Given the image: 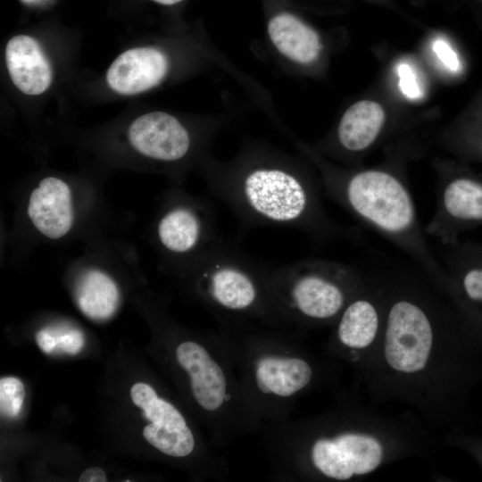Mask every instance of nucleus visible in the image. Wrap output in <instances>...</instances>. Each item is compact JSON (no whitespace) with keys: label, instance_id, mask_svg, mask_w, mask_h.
Wrapping results in <instances>:
<instances>
[{"label":"nucleus","instance_id":"nucleus-1","mask_svg":"<svg viewBox=\"0 0 482 482\" xmlns=\"http://www.w3.org/2000/svg\"><path fill=\"white\" fill-rule=\"evenodd\" d=\"M212 190L239 222L238 236L257 227L299 230L320 244L355 240L357 231L335 221L324 209L322 189L306 175L278 164H252L218 172Z\"/></svg>","mask_w":482,"mask_h":482},{"label":"nucleus","instance_id":"nucleus-2","mask_svg":"<svg viewBox=\"0 0 482 482\" xmlns=\"http://www.w3.org/2000/svg\"><path fill=\"white\" fill-rule=\"evenodd\" d=\"M220 324L248 405L261 420L282 423L313 377L311 363L292 345V332L242 320Z\"/></svg>","mask_w":482,"mask_h":482},{"label":"nucleus","instance_id":"nucleus-3","mask_svg":"<svg viewBox=\"0 0 482 482\" xmlns=\"http://www.w3.org/2000/svg\"><path fill=\"white\" fill-rule=\"evenodd\" d=\"M324 194L408 255L436 278L445 280L441 261L428 243L406 182L385 169L352 173L327 170Z\"/></svg>","mask_w":482,"mask_h":482},{"label":"nucleus","instance_id":"nucleus-4","mask_svg":"<svg viewBox=\"0 0 482 482\" xmlns=\"http://www.w3.org/2000/svg\"><path fill=\"white\" fill-rule=\"evenodd\" d=\"M194 283L220 322L258 321L288 328L271 293L269 265L258 262L220 239L196 257Z\"/></svg>","mask_w":482,"mask_h":482},{"label":"nucleus","instance_id":"nucleus-5","mask_svg":"<svg viewBox=\"0 0 482 482\" xmlns=\"http://www.w3.org/2000/svg\"><path fill=\"white\" fill-rule=\"evenodd\" d=\"M358 278L353 266L323 259L269 266L271 293L289 327L293 322L327 321L340 315Z\"/></svg>","mask_w":482,"mask_h":482},{"label":"nucleus","instance_id":"nucleus-6","mask_svg":"<svg viewBox=\"0 0 482 482\" xmlns=\"http://www.w3.org/2000/svg\"><path fill=\"white\" fill-rule=\"evenodd\" d=\"M442 177L435 212L423 229L445 246L458 242L461 233L482 226V178L466 172Z\"/></svg>","mask_w":482,"mask_h":482},{"label":"nucleus","instance_id":"nucleus-7","mask_svg":"<svg viewBox=\"0 0 482 482\" xmlns=\"http://www.w3.org/2000/svg\"><path fill=\"white\" fill-rule=\"evenodd\" d=\"M433 331L426 312L408 299L391 304L386 319L385 356L403 372L422 370L430 353Z\"/></svg>","mask_w":482,"mask_h":482},{"label":"nucleus","instance_id":"nucleus-8","mask_svg":"<svg viewBox=\"0 0 482 482\" xmlns=\"http://www.w3.org/2000/svg\"><path fill=\"white\" fill-rule=\"evenodd\" d=\"M156 236L163 250L178 257H198L220 240L211 207L190 201L170 204L158 220Z\"/></svg>","mask_w":482,"mask_h":482},{"label":"nucleus","instance_id":"nucleus-9","mask_svg":"<svg viewBox=\"0 0 482 482\" xmlns=\"http://www.w3.org/2000/svg\"><path fill=\"white\" fill-rule=\"evenodd\" d=\"M312 467L326 478L347 480L353 475L374 470L382 460L379 442L369 436L342 433L334 437H320L309 449Z\"/></svg>","mask_w":482,"mask_h":482},{"label":"nucleus","instance_id":"nucleus-10","mask_svg":"<svg viewBox=\"0 0 482 482\" xmlns=\"http://www.w3.org/2000/svg\"><path fill=\"white\" fill-rule=\"evenodd\" d=\"M441 263L462 310L482 329V242L461 241L444 246Z\"/></svg>","mask_w":482,"mask_h":482},{"label":"nucleus","instance_id":"nucleus-11","mask_svg":"<svg viewBox=\"0 0 482 482\" xmlns=\"http://www.w3.org/2000/svg\"><path fill=\"white\" fill-rule=\"evenodd\" d=\"M131 145L143 155L162 162L184 158L191 146L186 128L173 116L153 112L137 118L129 126Z\"/></svg>","mask_w":482,"mask_h":482},{"label":"nucleus","instance_id":"nucleus-12","mask_svg":"<svg viewBox=\"0 0 482 482\" xmlns=\"http://www.w3.org/2000/svg\"><path fill=\"white\" fill-rule=\"evenodd\" d=\"M166 56L153 47H137L120 54L106 73L110 87L122 95H134L158 85L166 75Z\"/></svg>","mask_w":482,"mask_h":482},{"label":"nucleus","instance_id":"nucleus-13","mask_svg":"<svg viewBox=\"0 0 482 482\" xmlns=\"http://www.w3.org/2000/svg\"><path fill=\"white\" fill-rule=\"evenodd\" d=\"M28 216L34 227L50 239L65 236L73 223L71 192L55 177L43 179L29 195Z\"/></svg>","mask_w":482,"mask_h":482},{"label":"nucleus","instance_id":"nucleus-14","mask_svg":"<svg viewBox=\"0 0 482 482\" xmlns=\"http://www.w3.org/2000/svg\"><path fill=\"white\" fill-rule=\"evenodd\" d=\"M5 63L12 83L26 95H40L51 85L50 63L37 41L29 36L18 35L9 39Z\"/></svg>","mask_w":482,"mask_h":482},{"label":"nucleus","instance_id":"nucleus-15","mask_svg":"<svg viewBox=\"0 0 482 482\" xmlns=\"http://www.w3.org/2000/svg\"><path fill=\"white\" fill-rule=\"evenodd\" d=\"M386 114L382 106L370 100L351 105L342 116L337 139L342 148L357 154L370 147L383 129Z\"/></svg>","mask_w":482,"mask_h":482},{"label":"nucleus","instance_id":"nucleus-16","mask_svg":"<svg viewBox=\"0 0 482 482\" xmlns=\"http://www.w3.org/2000/svg\"><path fill=\"white\" fill-rule=\"evenodd\" d=\"M268 32L276 48L295 62L311 63L320 53L318 34L293 14L274 16L269 22Z\"/></svg>","mask_w":482,"mask_h":482},{"label":"nucleus","instance_id":"nucleus-17","mask_svg":"<svg viewBox=\"0 0 482 482\" xmlns=\"http://www.w3.org/2000/svg\"><path fill=\"white\" fill-rule=\"evenodd\" d=\"M76 301L84 315L92 320H105L117 310L120 293L116 283L106 273L90 270L79 279Z\"/></svg>","mask_w":482,"mask_h":482},{"label":"nucleus","instance_id":"nucleus-18","mask_svg":"<svg viewBox=\"0 0 482 482\" xmlns=\"http://www.w3.org/2000/svg\"><path fill=\"white\" fill-rule=\"evenodd\" d=\"M379 324L376 306L369 300H352L345 306L337 324V337L350 348L367 347L374 340Z\"/></svg>","mask_w":482,"mask_h":482},{"label":"nucleus","instance_id":"nucleus-19","mask_svg":"<svg viewBox=\"0 0 482 482\" xmlns=\"http://www.w3.org/2000/svg\"><path fill=\"white\" fill-rule=\"evenodd\" d=\"M143 436L152 446L170 457L189 456L196 444L189 427L182 429H168L149 423L143 429Z\"/></svg>","mask_w":482,"mask_h":482},{"label":"nucleus","instance_id":"nucleus-20","mask_svg":"<svg viewBox=\"0 0 482 482\" xmlns=\"http://www.w3.org/2000/svg\"><path fill=\"white\" fill-rule=\"evenodd\" d=\"M143 414L150 423L168 429H182L189 427L179 409L161 397L144 410Z\"/></svg>","mask_w":482,"mask_h":482},{"label":"nucleus","instance_id":"nucleus-21","mask_svg":"<svg viewBox=\"0 0 482 482\" xmlns=\"http://www.w3.org/2000/svg\"><path fill=\"white\" fill-rule=\"evenodd\" d=\"M24 397V386L20 379L13 377L1 378L0 406L3 415L17 416L21 409Z\"/></svg>","mask_w":482,"mask_h":482},{"label":"nucleus","instance_id":"nucleus-22","mask_svg":"<svg viewBox=\"0 0 482 482\" xmlns=\"http://www.w3.org/2000/svg\"><path fill=\"white\" fill-rule=\"evenodd\" d=\"M397 74L402 93L410 99L420 98L421 91L411 67L406 62H401L397 66Z\"/></svg>","mask_w":482,"mask_h":482},{"label":"nucleus","instance_id":"nucleus-23","mask_svg":"<svg viewBox=\"0 0 482 482\" xmlns=\"http://www.w3.org/2000/svg\"><path fill=\"white\" fill-rule=\"evenodd\" d=\"M432 49L443 64L452 71L460 69V61L450 45L443 38H436L433 42Z\"/></svg>","mask_w":482,"mask_h":482},{"label":"nucleus","instance_id":"nucleus-24","mask_svg":"<svg viewBox=\"0 0 482 482\" xmlns=\"http://www.w3.org/2000/svg\"><path fill=\"white\" fill-rule=\"evenodd\" d=\"M130 396L135 405L143 411L151 405L159 396L155 390L145 383H136L130 389Z\"/></svg>","mask_w":482,"mask_h":482},{"label":"nucleus","instance_id":"nucleus-25","mask_svg":"<svg viewBox=\"0 0 482 482\" xmlns=\"http://www.w3.org/2000/svg\"><path fill=\"white\" fill-rule=\"evenodd\" d=\"M58 346L70 354H76L84 345L83 334L77 329H71L67 332L55 335Z\"/></svg>","mask_w":482,"mask_h":482},{"label":"nucleus","instance_id":"nucleus-26","mask_svg":"<svg viewBox=\"0 0 482 482\" xmlns=\"http://www.w3.org/2000/svg\"><path fill=\"white\" fill-rule=\"evenodd\" d=\"M36 341L40 349L46 353L53 352L58 345L55 335L46 329L37 333Z\"/></svg>","mask_w":482,"mask_h":482},{"label":"nucleus","instance_id":"nucleus-27","mask_svg":"<svg viewBox=\"0 0 482 482\" xmlns=\"http://www.w3.org/2000/svg\"><path fill=\"white\" fill-rule=\"evenodd\" d=\"M79 482H105L107 481L104 471L98 467L87 469L79 478Z\"/></svg>","mask_w":482,"mask_h":482},{"label":"nucleus","instance_id":"nucleus-28","mask_svg":"<svg viewBox=\"0 0 482 482\" xmlns=\"http://www.w3.org/2000/svg\"><path fill=\"white\" fill-rule=\"evenodd\" d=\"M152 1L161 4H164V5H170V4H177L182 0H152Z\"/></svg>","mask_w":482,"mask_h":482},{"label":"nucleus","instance_id":"nucleus-29","mask_svg":"<svg viewBox=\"0 0 482 482\" xmlns=\"http://www.w3.org/2000/svg\"><path fill=\"white\" fill-rule=\"evenodd\" d=\"M20 1L22 2L25 4L35 5V4H41V3L45 2L46 0H20Z\"/></svg>","mask_w":482,"mask_h":482},{"label":"nucleus","instance_id":"nucleus-30","mask_svg":"<svg viewBox=\"0 0 482 482\" xmlns=\"http://www.w3.org/2000/svg\"><path fill=\"white\" fill-rule=\"evenodd\" d=\"M481 149H482V143H481Z\"/></svg>","mask_w":482,"mask_h":482}]
</instances>
